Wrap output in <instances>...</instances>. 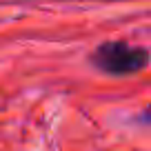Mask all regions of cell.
<instances>
[{
  "instance_id": "cell-1",
  "label": "cell",
  "mask_w": 151,
  "mask_h": 151,
  "mask_svg": "<svg viewBox=\"0 0 151 151\" xmlns=\"http://www.w3.org/2000/svg\"><path fill=\"white\" fill-rule=\"evenodd\" d=\"M89 62L98 71L113 78H124L147 69L149 65V51L138 45H129L124 40H104L96 45L89 53Z\"/></svg>"
},
{
  "instance_id": "cell-2",
  "label": "cell",
  "mask_w": 151,
  "mask_h": 151,
  "mask_svg": "<svg viewBox=\"0 0 151 151\" xmlns=\"http://www.w3.org/2000/svg\"><path fill=\"white\" fill-rule=\"evenodd\" d=\"M100 2H124V0H100Z\"/></svg>"
}]
</instances>
